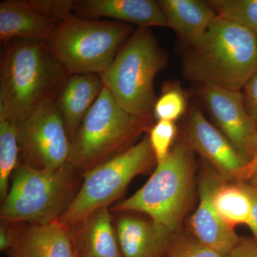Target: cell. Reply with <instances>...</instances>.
<instances>
[{"mask_svg":"<svg viewBox=\"0 0 257 257\" xmlns=\"http://www.w3.org/2000/svg\"><path fill=\"white\" fill-rule=\"evenodd\" d=\"M3 45L0 117L16 122L42 101L57 97L69 74L45 41L14 39Z\"/></svg>","mask_w":257,"mask_h":257,"instance_id":"1","label":"cell"},{"mask_svg":"<svg viewBox=\"0 0 257 257\" xmlns=\"http://www.w3.org/2000/svg\"><path fill=\"white\" fill-rule=\"evenodd\" d=\"M187 79L202 85L241 91L257 70V35L216 16L183 64Z\"/></svg>","mask_w":257,"mask_h":257,"instance_id":"2","label":"cell"},{"mask_svg":"<svg viewBox=\"0 0 257 257\" xmlns=\"http://www.w3.org/2000/svg\"><path fill=\"white\" fill-rule=\"evenodd\" d=\"M167 55L149 28H138L99 74L115 101L128 114L151 117L157 96L154 82L167 65Z\"/></svg>","mask_w":257,"mask_h":257,"instance_id":"3","label":"cell"},{"mask_svg":"<svg viewBox=\"0 0 257 257\" xmlns=\"http://www.w3.org/2000/svg\"><path fill=\"white\" fill-rule=\"evenodd\" d=\"M77 175L68 164L55 170L18 165L0 210L1 220L7 224L57 220L78 192Z\"/></svg>","mask_w":257,"mask_h":257,"instance_id":"4","label":"cell"},{"mask_svg":"<svg viewBox=\"0 0 257 257\" xmlns=\"http://www.w3.org/2000/svg\"><path fill=\"white\" fill-rule=\"evenodd\" d=\"M133 32L128 24L72 14L56 25L46 45L69 74H100Z\"/></svg>","mask_w":257,"mask_h":257,"instance_id":"5","label":"cell"},{"mask_svg":"<svg viewBox=\"0 0 257 257\" xmlns=\"http://www.w3.org/2000/svg\"><path fill=\"white\" fill-rule=\"evenodd\" d=\"M150 117L128 114L105 87L84 116L72 142L67 163L79 175L127 150Z\"/></svg>","mask_w":257,"mask_h":257,"instance_id":"6","label":"cell"},{"mask_svg":"<svg viewBox=\"0 0 257 257\" xmlns=\"http://www.w3.org/2000/svg\"><path fill=\"white\" fill-rule=\"evenodd\" d=\"M192 152L184 143L172 148L145 185L112 210L144 213L172 234L182 223L192 193Z\"/></svg>","mask_w":257,"mask_h":257,"instance_id":"7","label":"cell"},{"mask_svg":"<svg viewBox=\"0 0 257 257\" xmlns=\"http://www.w3.org/2000/svg\"><path fill=\"white\" fill-rule=\"evenodd\" d=\"M155 158L149 137L84 174V181L60 220L70 227L108 207Z\"/></svg>","mask_w":257,"mask_h":257,"instance_id":"8","label":"cell"},{"mask_svg":"<svg viewBox=\"0 0 257 257\" xmlns=\"http://www.w3.org/2000/svg\"><path fill=\"white\" fill-rule=\"evenodd\" d=\"M15 124L25 165L55 170L67 163L72 143L56 98L42 101Z\"/></svg>","mask_w":257,"mask_h":257,"instance_id":"9","label":"cell"},{"mask_svg":"<svg viewBox=\"0 0 257 257\" xmlns=\"http://www.w3.org/2000/svg\"><path fill=\"white\" fill-rule=\"evenodd\" d=\"M200 96L221 133L248 162L257 126L245 108L242 92L202 85Z\"/></svg>","mask_w":257,"mask_h":257,"instance_id":"10","label":"cell"},{"mask_svg":"<svg viewBox=\"0 0 257 257\" xmlns=\"http://www.w3.org/2000/svg\"><path fill=\"white\" fill-rule=\"evenodd\" d=\"M184 143L209 162L224 180H237L248 162L224 134L208 121L199 108L191 111Z\"/></svg>","mask_w":257,"mask_h":257,"instance_id":"11","label":"cell"},{"mask_svg":"<svg viewBox=\"0 0 257 257\" xmlns=\"http://www.w3.org/2000/svg\"><path fill=\"white\" fill-rule=\"evenodd\" d=\"M10 225V251L16 257H79L72 228L60 219L47 224Z\"/></svg>","mask_w":257,"mask_h":257,"instance_id":"12","label":"cell"},{"mask_svg":"<svg viewBox=\"0 0 257 257\" xmlns=\"http://www.w3.org/2000/svg\"><path fill=\"white\" fill-rule=\"evenodd\" d=\"M206 175L203 176L199 183V206L191 218L193 236L218 254L226 257L239 242L240 238L234 229L221 219L213 202L216 189L224 179L216 171L207 172Z\"/></svg>","mask_w":257,"mask_h":257,"instance_id":"13","label":"cell"},{"mask_svg":"<svg viewBox=\"0 0 257 257\" xmlns=\"http://www.w3.org/2000/svg\"><path fill=\"white\" fill-rule=\"evenodd\" d=\"M73 13L92 20L109 18L138 28L167 26L160 5L153 0H73Z\"/></svg>","mask_w":257,"mask_h":257,"instance_id":"14","label":"cell"},{"mask_svg":"<svg viewBox=\"0 0 257 257\" xmlns=\"http://www.w3.org/2000/svg\"><path fill=\"white\" fill-rule=\"evenodd\" d=\"M115 230L123 256L167 257L172 234L151 219L122 216Z\"/></svg>","mask_w":257,"mask_h":257,"instance_id":"15","label":"cell"},{"mask_svg":"<svg viewBox=\"0 0 257 257\" xmlns=\"http://www.w3.org/2000/svg\"><path fill=\"white\" fill-rule=\"evenodd\" d=\"M103 87L98 74H69L64 81L56 101L71 143Z\"/></svg>","mask_w":257,"mask_h":257,"instance_id":"16","label":"cell"},{"mask_svg":"<svg viewBox=\"0 0 257 257\" xmlns=\"http://www.w3.org/2000/svg\"><path fill=\"white\" fill-rule=\"evenodd\" d=\"M57 24L40 14L29 0H4L0 3V40L14 39L47 41Z\"/></svg>","mask_w":257,"mask_h":257,"instance_id":"17","label":"cell"},{"mask_svg":"<svg viewBox=\"0 0 257 257\" xmlns=\"http://www.w3.org/2000/svg\"><path fill=\"white\" fill-rule=\"evenodd\" d=\"M167 22L190 47L202 40L217 16L209 2L201 0H160Z\"/></svg>","mask_w":257,"mask_h":257,"instance_id":"18","label":"cell"},{"mask_svg":"<svg viewBox=\"0 0 257 257\" xmlns=\"http://www.w3.org/2000/svg\"><path fill=\"white\" fill-rule=\"evenodd\" d=\"M71 228L79 257H124L108 207L96 211Z\"/></svg>","mask_w":257,"mask_h":257,"instance_id":"19","label":"cell"},{"mask_svg":"<svg viewBox=\"0 0 257 257\" xmlns=\"http://www.w3.org/2000/svg\"><path fill=\"white\" fill-rule=\"evenodd\" d=\"M224 181L216 189L213 198L216 211L232 229L237 225H247L252 209L249 195L242 182L232 184L225 183Z\"/></svg>","mask_w":257,"mask_h":257,"instance_id":"20","label":"cell"},{"mask_svg":"<svg viewBox=\"0 0 257 257\" xmlns=\"http://www.w3.org/2000/svg\"><path fill=\"white\" fill-rule=\"evenodd\" d=\"M20 154L15 121L0 117V197L4 201L10 190V177L18 167Z\"/></svg>","mask_w":257,"mask_h":257,"instance_id":"21","label":"cell"},{"mask_svg":"<svg viewBox=\"0 0 257 257\" xmlns=\"http://www.w3.org/2000/svg\"><path fill=\"white\" fill-rule=\"evenodd\" d=\"M209 3L218 16L257 35V0H211Z\"/></svg>","mask_w":257,"mask_h":257,"instance_id":"22","label":"cell"},{"mask_svg":"<svg viewBox=\"0 0 257 257\" xmlns=\"http://www.w3.org/2000/svg\"><path fill=\"white\" fill-rule=\"evenodd\" d=\"M187 107L185 94L178 87L166 88L157 98L153 114L158 120L175 121L184 114Z\"/></svg>","mask_w":257,"mask_h":257,"instance_id":"23","label":"cell"},{"mask_svg":"<svg viewBox=\"0 0 257 257\" xmlns=\"http://www.w3.org/2000/svg\"><path fill=\"white\" fill-rule=\"evenodd\" d=\"M176 134L177 126L175 121L166 120H158L150 130L149 138L157 163H160L168 156Z\"/></svg>","mask_w":257,"mask_h":257,"instance_id":"24","label":"cell"},{"mask_svg":"<svg viewBox=\"0 0 257 257\" xmlns=\"http://www.w3.org/2000/svg\"><path fill=\"white\" fill-rule=\"evenodd\" d=\"M167 257H222L199 242L194 236L172 239Z\"/></svg>","mask_w":257,"mask_h":257,"instance_id":"25","label":"cell"},{"mask_svg":"<svg viewBox=\"0 0 257 257\" xmlns=\"http://www.w3.org/2000/svg\"><path fill=\"white\" fill-rule=\"evenodd\" d=\"M29 3L40 14L57 24L74 14L73 0H29Z\"/></svg>","mask_w":257,"mask_h":257,"instance_id":"26","label":"cell"},{"mask_svg":"<svg viewBox=\"0 0 257 257\" xmlns=\"http://www.w3.org/2000/svg\"><path fill=\"white\" fill-rule=\"evenodd\" d=\"M243 99L245 108L257 126V70L243 87Z\"/></svg>","mask_w":257,"mask_h":257,"instance_id":"27","label":"cell"},{"mask_svg":"<svg viewBox=\"0 0 257 257\" xmlns=\"http://www.w3.org/2000/svg\"><path fill=\"white\" fill-rule=\"evenodd\" d=\"M226 257H257V243L254 240L240 238L239 242Z\"/></svg>","mask_w":257,"mask_h":257,"instance_id":"28","label":"cell"},{"mask_svg":"<svg viewBox=\"0 0 257 257\" xmlns=\"http://www.w3.org/2000/svg\"><path fill=\"white\" fill-rule=\"evenodd\" d=\"M257 173V134L255 135L251 145V157L249 160L241 171L237 180L239 182H244L248 180Z\"/></svg>","mask_w":257,"mask_h":257,"instance_id":"29","label":"cell"},{"mask_svg":"<svg viewBox=\"0 0 257 257\" xmlns=\"http://www.w3.org/2000/svg\"><path fill=\"white\" fill-rule=\"evenodd\" d=\"M242 182L243 187L249 195L251 204H252L251 218H250L247 226L252 231L253 236H254V241L257 243V189L251 184L245 183L244 182Z\"/></svg>","mask_w":257,"mask_h":257,"instance_id":"30","label":"cell"},{"mask_svg":"<svg viewBox=\"0 0 257 257\" xmlns=\"http://www.w3.org/2000/svg\"><path fill=\"white\" fill-rule=\"evenodd\" d=\"M12 238L9 227L2 225L0 227V250L2 251H8L11 249Z\"/></svg>","mask_w":257,"mask_h":257,"instance_id":"31","label":"cell"},{"mask_svg":"<svg viewBox=\"0 0 257 257\" xmlns=\"http://www.w3.org/2000/svg\"><path fill=\"white\" fill-rule=\"evenodd\" d=\"M250 182H251V185L253 186V187H256L257 189V173L255 174L254 175L251 177V179H249Z\"/></svg>","mask_w":257,"mask_h":257,"instance_id":"32","label":"cell"},{"mask_svg":"<svg viewBox=\"0 0 257 257\" xmlns=\"http://www.w3.org/2000/svg\"><path fill=\"white\" fill-rule=\"evenodd\" d=\"M8 254H9V256L10 257H16L15 256L14 254H13V252H11V251H8Z\"/></svg>","mask_w":257,"mask_h":257,"instance_id":"33","label":"cell"}]
</instances>
